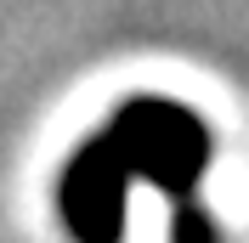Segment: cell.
<instances>
[{"mask_svg": "<svg viewBox=\"0 0 249 243\" xmlns=\"http://www.w3.org/2000/svg\"><path fill=\"white\" fill-rule=\"evenodd\" d=\"M108 147L119 153V164L130 170V181H147L170 204H193L198 181L210 170V124L193 113V107L170 102V96H130L119 102L108 124H102Z\"/></svg>", "mask_w": 249, "mask_h": 243, "instance_id": "1", "label": "cell"}, {"mask_svg": "<svg viewBox=\"0 0 249 243\" xmlns=\"http://www.w3.org/2000/svg\"><path fill=\"white\" fill-rule=\"evenodd\" d=\"M124 204H130V170L96 130L68 153L57 175V215L74 243H124Z\"/></svg>", "mask_w": 249, "mask_h": 243, "instance_id": "2", "label": "cell"}]
</instances>
